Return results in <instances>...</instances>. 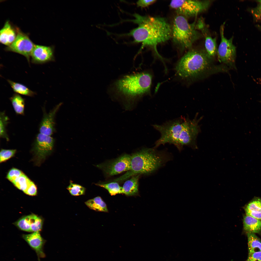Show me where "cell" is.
Segmentation results:
<instances>
[{
    "label": "cell",
    "instance_id": "6da1fadb",
    "mask_svg": "<svg viewBox=\"0 0 261 261\" xmlns=\"http://www.w3.org/2000/svg\"><path fill=\"white\" fill-rule=\"evenodd\" d=\"M133 21L138 24L128 35L132 36L134 41L141 43V50L145 47L152 48L156 55L164 64L163 58L158 53L157 46L164 43L172 37V27L164 18L144 16L137 14L134 15Z\"/></svg>",
    "mask_w": 261,
    "mask_h": 261
},
{
    "label": "cell",
    "instance_id": "7a4b0ae2",
    "mask_svg": "<svg viewBox=\"0 0 261 261\" xmlns=\"http://www.w3.org/2000/svg\"><path fill=\"white\" fill-rule=\"evenodd\" d=\"M229 69L224 65H217L213 58L206 51L193 49L187 52L179 61L176 66L177 75L187 80H197L220 72H226Z\"/></svg>",
    "mask_w": 261,
    "mask_h": 261
},
{
    "label": "cell",
    "instance_id": "3957f363",
    "mask_svg": "<svg viewBox=\"0 0 261 261\" xmlns=\"http://www.w3.org/2000/svg\"><path fill=\"white\" fill-rule=\"evenodd\" d=\"M152 77L147 72L125 76L114 83V91L125 109H133L143 96L150 93Z\"/></svg>",
    "mask_w": 261,
    "mask_h": 261
},
{
    "label": "cell",
    "instance_id": "277c9868",
    "mask_svg": "<svg viewBox=\"0 0 261 261\" xmlns=\"http://www.w3.org/2000/svg\"><path fill=\"white\" fill-rule=\"evenodd\" d=\"M167 154L153 148L143 149L131 156L130 169L115 179L122 181L131 176L150 174L154 172L168 160Z\"/></svg>",
    "mask_w": 261,
    "mask_h": 261
},
{
    "label": "cell",
    "instance_id": "5b68a950",
    "mask_svg": "<svg viewBox=\"0 0 261 261\" xmlns=\"http://www.w3.org/2000/svg\"><path fill=\"white\" fill-rule=\"evenodd\" d=\"M196 22L189 23L186 18L178 15L174 18L172 27V37L182 50L190 48L202 35L196 27Z\"/></svg>",
    "mask_w": 261,
    "mask_h": 261
},
{
    "label": "cell",
    "instance_id": "8992f818",
    "mask_svg": "<svg viewBox=\"0 0 261 261\" xmlns=\"http://www.w3.org/2000/svg\"><path fill=\"white\" fill-rule=\"evenodd\" d=\"M184 120V117H181L169 121L161 125H153V127L160 134V137L156 142L154 148L167 143L173 144L177 147Z\"/></svg>",
    "mask_w": 261,
    "mask_h": 261
},
{
    "label": "cell",
    "instance_id": "52a82bcc",
    "mask_svg": "<svg viewBox=\"0 0 261 261\" xmlns=\"http://www.w3.org/2000/svg\"><path fill=\"white\" fill-rule=\"evenodd\" d=\"M198 114L192 120L188 118H184L182 128L179 137L177 148L181 151L185 145L191 147L194 149L198 148L196 138L200 131L199 124L202 117L197 118Z\"/></svg>",
    "mask_w": 261,
    "mask_h": 261
},
{
    "label": "cell",
    "instance_id": "ba28073f",
    "mask_svg": "<svg viewBox=\"0 0 261 261\" xmlns=\"http://www.w3.org/2000/svg\"><path fill=\"white\" fill-rule=\"evenodd\" d=\"M210 0H172L170 7L178 15L185 17L195 16L207 10L212 1Z\"/></svg>",
    "mask_w": 261,
    "mask_h": 261
},
{
    "label": "cell",
    "instance_id": "9c48e42d",
    "mask_svg": "<svg viewBox=\"0 0 261 261\" xmlns=\"http://www.w3.org/2000/svg\"><path fill=\"white\" fill-rule=\"evenodd\" d=\"M225 23L221 26L220 33L221 41L217 49L219 60L229 69L235 68L236 50L233 43V37L227 39L224 35Z\"/></svg>",
    "mask_w": 261,
    "mask_h": 261
},
{
    "label": "cell",
    "instance_id": "30bf717a",
    "mask_svg": "<svg viewBox=\"0 0 261 261\" xmlns=\"http://www.w3.org/2000/svg\"><path fill=\"white\" fill-rule=\"evenodd\" d=\"M54 140L51 136L40 133L36 136L31 151L33 160L36 165L40 166L52 152Z\"/></svg>",
    "mask_w": 261,
    "mask_h": 261
},
{
    "label": "cell",
    "instance_id": "8fae6325",
    "mask_svg": "<svg viewBox=\"0 0 261 261\" xmlns=\"http://www.w3.org/2000/svg\"><path fill=\"white\" fill-rule=\"evenodd\" d=\"M6 178L16 187L25 194L32 196L36 195V186L21 170L16 168H12L8 171Z\"/></svg>",
    "mask_w": 261,
    "mask_h": 261
},
{
    "label": "cell",
    "instance_id": "7c38bea8",
    "mask_svg": "<svg viewBox=\"0 0 261 261\" xmlns=\"http://www.w3.org/2000/svg\"><path fill=\"white\" fill-rule=\"evenodd\" d=\"M17 34L14 41L5 50L18 53L24 56L29 63L31 54L35 44L27 35L16 28Z\"/></svg>",
    "mask_w": 261,
    "mask_h": 261
},
{
    "label": "cell",
    "instance_id": "4fadbf2b",
    "mask_svg": "<svg viewBox=\"0 0 261 261\" xmlns=\"http://www.w3.org/2000/svg\"><path fill=\"white\" fill-rule=\"evenodd\" d=\"M131 158L129 155L124 154L110 162L99 164L96 166L105 174L113 176L130 170Z\"/></svg>",
    "mask_w": 261,
    "mask_h": 261
},
{
    "label": "cell",
    "instance_id": "5bb4252c",
    "mask_svg": "<svg viewBox=\"0 0 261 261\" xmlns=\"http://www.w3.org/2000/svg\"><path fill=\"white\" fill-rule=\"evenodd\" d=\"M197 29L201 31V34L205 40V50L209 55L214 58L217 54L216 39L211 36L209 30L202 17H200L196 23Z\"/></svg>",
    "mask_w": 261,
    "mask_h": 261
},
{
    "label": "cell",
    "instance_id": "9a60e30c",
    "mask_svg": "<svg viewBox=\"0 0 261 261\" xmlns=\"http://www.w3.org/2000/svg\"><path fill=\"white\" fill-rule=\"evenodd\" d=\"M31 57L33 63H46L54 60L53 50L50 46L35 45Z\"/></svg>",
    "mask_w": 261,
    "mask_h": 261
},
{
    "label": "cell",
    "instance_id": "2e32d148",
    "mask_svg": "<svg viewBox=\"0 0 261 261\" xmlns=\"http://www.w3.org/2000/svg\"><path fill=\"white\" fill-rule=\"evenodd\" d=\"M22 237L29 246L36 253L39 260L45 257L43 248L45 240L41 236L39 232H33L29 234H23Z\"/></svg>",
    "mask_w": 261,
    "mask_h": 261
},
{
    "label": "cell",
    "instance_id": "e0dca14e",
    "mask_svg": "<svg viewBox=\"0 0 261 261\" xmlns=\"http://www.w3.org/2000/svg\"><path fill=\"white\" fill-rule=\"evenodd\" d=\"M60 104L56 106L48 113H44L40 125V133L51 136L54 130V118Z\"/></svg>",
    "mask_w": 261,
    "mask_h": 261
},
{
    "label": "cell",
    "instance_id": "ac0fdd59",
    "mask_svg": "<svg viewBox=\"0 0 261 261\" xmlns=\"http://www.w3.org/2000/svg\"><path fill=\"white\" fill-rule=\"evenodd\" d=\"M17 34L16 28L15 29L9 22L7 21L0 30V42L7 46H8L14 41Z\"/></svg>",
    "mask_w": 261,
    "mask_h": 261
},
{
    "label": "cell",
    "instance_id": "d6986e66",
    "mask_svg": "<svg viewBox=\"0 0 261 261\" xmlns=\"http://www.w3.org/2000/svg\"><path fill=\"white\" fill-rule=\"evenodd\" d=\"M244 229L247 232L258 233L261 231V221L246 215L243 219Z\"/></svg>",
    "mask_w": 261,
    "mask_h": 261
},
{
    "label": "cell",
    "instance_id": "ffe728a7",
    "mask_svg": "<svg viewBox=\"0 0 261 261\" xmlns=\"http://www.w3.org/2000/svg\"><path fill=\"white\" fill-rule=\"evenodd\" d=\"M139 175H134L124 183L122 187V194L130 196L135 195L138 193Z\"/></svg>",
    "mask_w": 261,
    "mask_h": 261
},
{
    "label": "cell",
    "instance_id": "44dd1931",
    "mask_svg": "<svg viewBox=\"0 0 261 261\" xmlns=\"http://www.w3.org/2000/svg\"><path fill=\"white\" fill-rule=\"evenodd\" d=\"M85 203L91 209L98 211L108 212L106 204L100 196H97L89 199Z\"/></svg>",
    "mask_w": 261,
    "mask_h": 261
},
{
    "label": "cell",
    "instance_id": "7402d4cb",
    "mask_svg": "<svg viewBox=\"0 0 261 261\" xmlns=\"http://www.w3.org/2000/svg\"><path fill=\"white\" fill-rule=\"evenodd\" d=\"M248 255L261 251V241L254 234L247 232Z\"/></svg>",
    "mask_w": 261,
    "mask_h": 261
},
{
    "label": "cell",
    "instance_id": "603a6c76",
    "mask_svg": "<svg viewBox=\"0 0 261 261\" xmlns=\"http://www.w3.org/2000/svg\"><path fill=\"white\" fill-rule=\"evenodd\" d=\"M13 109L17 114L23 115L24 114L25 100L19 94H15L10 98Z\"/></svg>",
    "mask_w": 261,
    "mask_h": 261
},
{
    "label": "cell",
    "instance_id": "cb8c5ba5",
    "mask_svg": "<svg viewBox=\"0 0 261 261\" xmlns=\"http://www.w3.org/2000/svg\"><path fill=\"white\" fill-rule=\"evenodd\" d=\"M7 81L13 91L16 93L30 96H33L35 94L34 92L22 84L10 80H8Z\"/></svg>",
    "mask_w": 261,
    "mask_h": 261
},
{
    "label": "cell",
    "instance_id": "d4e9b609",
    "mask_svg": "<svg viewBox=\"0 0 261 261\" xmlns=\"http://www.w3.org/2000/svg\"><path fill=\"white\" fill-rule=\"evenodd\" d=\"M95 185L107 189L111 196H114L117 194L122 193V187L120 186L119 184L116 182L107 183H98L96 184Z\"/></svg>",
    "mask_w": 261,
    "mask_h": 261
},
{
    "label": "cell",
    "instance_id": "484cf974",
    "mask_svg": "<svg viewBox=\"0 0 261 261\" xmlns=\"http://www.w3.org/2000/svg\"><path fill=\"white\" fill-rule=\"evenodd\" d=\"M66 189L71 195L74 196H78L84 195L86 189L82 186L76 183H73L70 180L69 185Z\"/></svg>",
    "mask_w": 261,
    "mask_h": 261
},
{
    "label": "cell",
    "instance_id": "4316f807",
    "mask_svg": "<svg viewBox=\"0 0 261 261\" xmlns=\"http://www.w3.org/2000/svg\"><path fill=\"white\" fill-rule=\"evenodd\" d=\"M9 118L5 112H0V136L8 141L9 138L7 133L6 127Z\"/></svg>",
    "mask_w": 261,
    "mask_h": 261
},
{
    "label": "cell",
    "instance_id": "83f0119b",
    "mask_svg": "<svg viewBox=\"0 0 261 261\" xmlns=\"http://www.w3.org/2000/svg\"><path fill=\"white\" fill-rule=\"evenodd\" d=\"M245 211L261 213V199L256 198L250 202L245 208Z\"/></svg>",
    "mask_w": 261,
    "mask_h": 261
},
{
    "label": "cell",
    "instance_id": "f1b7e54d",
    "mask_svg": "<svg viewBox=\"0 0 261 261\" xmlns=\"http://www.w3.org/2000/svg\"><path fill=\"white\" fill-rule=\"evenodd\" d=\"M16 152V149H2L0 152V163L5 162L14 156Z\"/></svg>",
    "mask_w": 261,
    "mask_h": 261
},
{
    "label": "cell",
    "instance_id": "f546056e",
    "mask_svg": "<svg viewBox=\"0 0 261 261\" xmlns=\"http://www.w3.org/2000/svg\"><path fill=\"white\" fill-rule=\"evenodd\" d=\"M251 12L255 19L261 20V3H259L256 7L252 9Z\"/></svg>",
    "mask_w": 261,
    "mask_h": 261
},
{
    "label": "cell",
    "instance_id": "4dcf8cb0",
    "mask_svg": "<svg viewBox=\"0 0 261 261\" xmlns=\"http://www.w3.org/2000/svg\"><path fill=\"white\" fill-rule=\"evenodd\" d=\"M245 261H261V251L248 255L247 258Z\"/></svg>",
    "mask_w": 261,
    "mask_h": 261
},
{
    "label": "cell",
    "instance_id": "1f68e13d",
    "mask_svg": "<svg viewBox=\"0 0 261 261\" xmlns=\"http://www.w3.org/2000/svg\"><path fill=\"white\" fill-rule=\"evenodd\" d=\"M156 0H140L137 2V4L138 7L141 8H144L147 7L149 5L155 3Z\"/></svg>",
    "mask_w": 261,
    "mask_h": 261
},
{
    "label": "cell",
    "instance_id": "d6a6232c",
    "mask_svg": "<svg viewBox=\"0 0 261 261\" xmlns=\"http://www.w3.org/2000/svg\"><path fill=\"white\" fill-rule=\"evenodd\" d=\"M246 215L250 216L259 220H261V213H255L246 211Z\"/></svg>",
    "mask_w": 261,
    "mask_h": 261
},
{
    "label": "cell",
    "instance_id": "836d02e7",
    "mask_svg": "<svg viewBox=\"0 0 261 261\" xmlns=\"http://www.w3.org/2000/svg\"><path fill=\"white\" fill-rule=\"evenodd\" d=\"M256 27L259 29L261 31V26L260 25H257Z\"/></svg>",
    "mask_w": 261,
    "mask_h": 261
},
{
    "label": "cell",
    "instance_id": "e575fe53",
    "mask_svg": "<svg viewBox=\"0 0 261 261\" xmlns=\"http://www.w3.org/2000/svg\"><path fill=\"white\" fill-rule=\"evenodd\" d=\"M257 1L259 3H261V0H257Z\"/></svg>",
    "mask_w": 261,
    "mask_h": 261
}]
</instances>
